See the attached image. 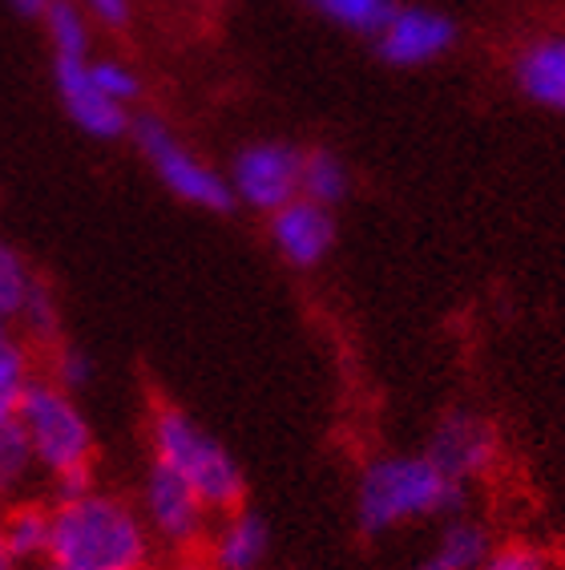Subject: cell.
I'll return each instance as SVG.
<instances>
[{"label":"cell","mask_w":565,"mask_h":570,"mask_svg":"<svg viewBox=\"0 0 565 570\" xmlns=\"http://www.w3.org/2000/svg\"><path fill=\"white\" fill-rule=\"evenodd\" d=\"M49 554L53 570H150L153 538L130 498L81 485L49 498Z\"/></svg>","instance_id":"6da1fadb"},{"label":"cell","mask_w":565,"mask_h":570,"mask_svg":"<svg viewBox=\"0 0 565 570\" xmlns=\"http://www.w3.org/2000/svg\"><path fill=\"white\" fill-rule=\"evenodd\" d=\"M12 417L24 433L37 478L53 485V498L93 485L98 438H93V421H89L81 396L53 384L49 376H37L21 393Z\"/></svg>","instance_id":"7a4b0ae2"},{"label":"cell","mask_w":565,"mask_h":570,"mask_svg":"<svg viewBox=\"0 0 565 570\" xmlns=\"http://www.w3.org/2000/svg\"><path fill=\"white\" fill-rule=\"evenodd\" d=\"M465 502V485L453 482L428 453H384L356 478V518L371 538L416 527L436 514H453Z\"/></svg>","instance_id":"3957f363"},{"label":"cell","mask_w":565,"mask_h":570,"mask_svg":"<svg viewBox=\"0 0 565 570\" xmlns=\"http://www.w3.org/2000/svg\"><path fill=\"white\" fill-rule=\"evenodd\" d=\"M44 37H49V57H53V86L61 98V110L73 121L86 138L98 142H113L126 138L133 126V114L101 98L93 77H89V61H93V24L73 0H57L53 9L41 17Z\"/></svg>","instance_id":"277c9868"},{"label":"cell","mask_w":565,"mask_h":570,"mask_svg":"<svg viewBox=\"0 0 565 570\" xmlns=\"http://www.w3.org/2000/svg\"><path fill=\"white\" fill-rule=\"evenodd\" d=\"M150 453H153V465H162L166 473H175L178 482H186L210 505V514H222V510L242 505V494H247L242 465L235 461V453H230L202 421L190 417L186 409H178V405L153 409Z\"/></svg>","instance_id":"5b68a950"},{"label":"cell","mask_w":565,"mask_h":570,"mask_svg":"<svg viewBox=\"0 0 565 570\" xmlns=\"http://www.w3.org/2000/svg\"><path fill=\"white\" fill-rule=\"evenodd\" d=\"M130 134H133L138 154L146 158V166L153 170V178H158L178 203L198 207V210L235 207L227 175H222L215 163H207L190 142H182L162 118H138L130 126Z\"/></svg>","instance_id":"8992f818"},{"label":"cell","mask_w":565,"mask_h":570,"mask_svg":"<svg viewBox=\"0 0 565 570\" xmlns=\"http://www.w3.org/2000/svg\"><path fill=\"white\" fill-rule=\"evenodd\" d=\"M133 505H138L141 522L150 530L153 547L170 550V554H190V550H198L207 542L210 522H215L210 505L186 482H178L175 473H166L162 465H150Z\"/></svg>","instance_id":"52a82bcc"},{"label":"cell","mask_w":565,"mask_h":570,"mask_svg":"<svg viewBox=\"0 0 565 570\" xmlns=\"http://www.w3.org/2000/svg\"><path fill=\"white\" fill-rule=\"evenodd\" d=\"M299 166H304V150H295L291 142L262 138L242 146L227 170L230 198L259 215H275L291 198H299Z\"/></svg>","instance_id":"ba28073f"},{"label":"cell","mask_w":565,"mask_h":570,"mask_svg":"<svg viewBox=\"0 0 565 570\" xmlns=\"http://www.w3.org/2000/svg\"><path fill=\"white\" fill-rule=\"evenodd\" d=\"M457 45V21L433 4H391L376 29V53L396 69L433 66Z\"/></svg>","instance_id":"9c48e42d"},{"label":"cell","mask_w":565,"mask_h":570,"mask_svg":"<svg viewBox=\"0 0 565 570\" xmlns=\"http://www.w3.org/2000/svg\"><path fill=\"white\" fill-rule=\"evenodd\" d=\"M0 316L12 320L37 348H49L61 336V307L53 287L9 243H0Z\"/></svg>","instance_id":"30bf717a"},{"label":"cell","mask_w":565,"mask_h":570,"mask_svg":"<svg viewBox=\"0 0 565 570\" xmlns=\"http://www.w3.org/2000/svg\"><path fill=\"white\" fill-rule=\"evenodd\" d=\"M267 230H271L275 252L282 255V264L299 267H319L336 247V215L331 207H319L311 198H291L287 207H279L275 215H267Z\"/></svg>","instance_id":"8fae6325"},{"label":"cell","mask_w":565,"mask_h":570,"mask_svg":"<svg viewBox=\"0 0 565 570\" xmlns=\"http://www.w3.org/2000/svg\"><path fill=\"white\" fill-rule=\"evenodd\" d=\"M424 453H428L453 482L468 485L473 478H480V473L489 470L493 458H497V433H493L489 421L477 417V413H453V417H445L433 429Z\"/></svg>","instance_id":"7c38bea8"},{"label":"cell","mask_w":565,"mask_h":570,"mask_svg":"<svg viewBox=\"0 0 565 570\" xmlns=\"http://www.w3.org/2000/svg\"><path fill=\"white\" fill-rule=\"evenodd\" d=\"M202 547L218 570H259L271 554V530L255 510L235 505V510H222L218 522H210Z\"/></svg>","instance_id":"4fadbf2b"},{"label":"cell","mask_w":565,"mask_h":570,"mask_svg":"<svg viewBox=\"0 0 565 570\" xmlns=\"http://www.w3.org/2000/svg\"><path fill=\"white\" fill-rule=\"evenodd\" d=\"M513 73L533 106L565 114V33H545L525 45Z\"/></svg>","instance_id":"5bb4252c"},{"label":"cell","mask_w":565,"mask_h":570,"mask_svg":"<svg viewBox=\"0 0 565 570\" xmlns=\"http://www.w3.org/2000/svg\"><path fill=\"white\" fill-rule=\"evenodd\" d=\"M493 550V534L477 518H448L424 554L420 570H477Z\"/></svg>","instance_id":"9a60e30c"},{"label":"cell","mask_w":565,"mask_h":570,"mask_svg":"<svg viewBox=\"0 0 565 570\" xmlns=\"http://www.w3.org/2000/svg\"><path fill=\"white\" fill-rule=\"evenodd\" d=\"M49 502L41 498H24V502L9 505L4 514H0V530H4V542H9L12 559L17 567L29 570V567H41L44 554H49Z\"/></svg>","instance_id":"2e32d148"},{"label":"cell","mask_w":565,"mask_h":570,"mask_svg":"<svg viewBox=\"0 0 565 570\" xmlns=\"http://www.w3.org/2000/svg\"><path fill=\"white\" fill-rule=\"evenodd\" d=\"M37 494V465L12 409H0V514Z\"/></svg>","instance_id":"e0dca14e"},{"label":"cell","mask_w":565,"mask_h":570,"mask_svg":"<svg viewBox=\"0 0 565 570\" xmlns=\"http://www.w3.org/2000/svg\"><path fill=\"white\" fill-rule=\"evenodd\" d=\"M37 381V344L12 320L0 316V409H17L21 393Z\"/></svg>","instance_id":"ac0fdd59"},{"label":"cell","mask_w":565,"mask_h":570,"mask_svg":"<svg viewBox=\"0 0 565 570\" xmlns=\"http://www.w3.org/2000/svg\"><path fill=\"white\" fill-rule=\"evenodd\" d=\"M351 190V175L344 158L331 150H307L299 166V195L319 203V207H336Z\"/></svg>","instance_id":"d6986e66"},{"label":"cell","mask_w":565,"mask_h":570,"mask_svg":"<svg viewBox=\"0 0 565 570\" xmlns=\"http://www.w3.org/2000/svg\"><path fill=\"white\" fill-rule=\"evenodd\" d=\"M89 77H93V86H98L101 98H109L113 106H121V110H130L141 101V73L126 61V57L118 53H93V61H89Z\"/></svg>","instance_id":"ffe728a7"},{"label":"cell","mask_w":565,"mask_h":570,"mask_svg":"<svg viewBox=\"0 0 565 570\" xmlns=\"http://www.w3.org/2000/svg\"><path fill=\"white\" fill-rule=\"evenodd\" d=\"M319 17H327L331 24L348 29V33L376 37V29L384 24V17L391 12L396 0H307Z\"/></svg>","instance_id":"44dd1931"},{"label":"cell","mask_w":565,"mask_h":570,"mask_svg":"<svg viewBox=\"0 0 565 570\" xmlns=\"http://www.w3.org/2000/svg\"><path fill=\"white\" fill-rule=\"evenodd\" d=\"M93 376H98V364H93V356H89L86 348L61 344V348L49 356V381L61 384V389H69V393H81V389H89V384H93Z\"/></svg>","instance_id":"7402d4cb"},{"label":"cell","mask_w":565,"mask_h":570,"mask_svg":"<svg viewBox=\"0 0 565 570\" xmlns=\"http://www.w3.org/2000/svg\"><path fill=\"white\" fill-rule=\"evenodd\" d=\"M477 570H554L549 554L529 542H509V547H493Z\"/></svg>","instance_id":"603a6c76"},{"label":"cell","mask_w":565,"mask_h":570,"mask_svg":"<svg viewBox=\"0 0 565 570\" xmlns=\"http://www.w3.org/2000/svg\"><path fill=\"white\" fill-rule=\"evenodd\" d=\"M73 4L86 12L89 24L101 29H126L133 17V0H73Z\"/></svg>","instance_id":"cb8c5ba5"},{"label":"cell","mask_w":565,"mask_h":570,"mask_svg":"<svg viewBox=\"0 0 565 570\" xmlns=\"http://www.w3.org/2000/svg\"><path fill=\"white\" fill-rule=\"evenodd\" d=\"M9 4H12L17 12H21V17H37V21H41V17H44L49 9H53L57 0H9Z\"/></svg>","instance_id":"d4e9b609"},{"label":"cell","mask_w":565,"mask_h":570,"mask_svg":"<svg viewBox=\"0 0 565 570\" xmlns=\"http://www.w3.org/2000/svg\"><path fill=\"white\" fill-rule=\"evenodd\" d=\"M170 570H218V567L207 554H195V550H190V554H178V559L170 562Z\"/></svg>","instance_id":"484cf974"},{"label":"cell","mask_w":565,"mask_h":570,"mask_svg":"<svg viewBox=\"0 0 565 570\" xmlns=\"http://www.w3.org/2000/svg\"><path fill=\"white\" fill-rule=\"evenodd\" d=\"M0 570H21L17 567V559H12L9 542H4V530H0Z\"/></svg>","instance_id":"4316f807"},{"label":"cell","mask_w":565,"mask_h":570,"mask_svg":"<svg viewBox=\"0 0 565 570\" xmlns=\"http://www.w3.org/2000/svg\"><path fill=\"white\" fill-rule=\"evenodd\" d=\"M29 570H53V567H44V562H41V567H29Z\"/></svg>","instance_id":"83f0119b"}]
</instances>
